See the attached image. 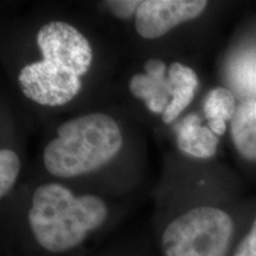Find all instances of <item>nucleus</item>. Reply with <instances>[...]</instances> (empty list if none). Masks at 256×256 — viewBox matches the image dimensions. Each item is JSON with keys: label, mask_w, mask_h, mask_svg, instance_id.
<instances>
[{"label": "nucleus", "mask_w": 256, "mask_h": 256, "mask_svg": "<svg viewBox=\"0 0 256 256\" xmlns=\"http://www.w3.org/2000/svg\"><path fill=\"white\" fill-rule=\"evenodd\" d=\"M206 5L204 0H145L136 14V30L142 38L156 40L197 18Z\"/></svg>", "instance_id": "nucleus-6"}, {"label": "nucleus", "mask_w": 256, "mask_h": 256, "mask_svg": "<svg viewBox=\"0 0 256 256\" xmlns=\"http://www.w3.org/2000/svg\"><path fill=\"white\" fill-rule=\"evenodd\" d=\"M122 147L116 121L107 114L92 113L60 124L57 138L43 153L46 168L60 178L89 174L110 162Z\"/></svg>", "instance_id": "nucleus-2"}, {"label": "nucleus", "mask_w": 256, "mask_h": 256, "mask_svg": "<svg viewBox=\"0 0 256 256\" xmlns=\"http://www.w3.org/2000/svg\"><path fill=\"white\" fill-rule=\"evenodd\" d=\"M177 145L182 152L194 158H211L217 151L218 136L202 126L197 114H188L177 127Z\"/></svg>", "instance_id": "nucleus-8"}, {"label": "nucleus", "mask_w": 256, "mask_h": 256, "mask_svg": "<svg viewBox=\"0 0 256 256\" xmlns=\"http://www.w3.org/2000/svg\"><path fill=\"white\" fill-rule=\"evenodd\" d=\"M232 84L246 95H256V57L244 56L232 66Z\"/></svg>", "instance_id": "nucleus-12"}, {"label": "nucleus", "mask_w": 256, "mask_h": 256, "mask_svg": "<svg viewBox=\"0 0 256 256\" xmlns=\"http://www.w3.org/2000/svg\"><path fill=\"white\" fill-rule=\"evenodd\" d=\"M234 256H256V218L250 232L240 243Z\"/></svg>", "instance_id": "nucleus-15"}, {"label": "nucleus", "mask_w": 256, "mask_h": 256, "mask_svg": "<svg viewBox=\"0 0 256 256\" xmlns=\"http://www.w3.org/2000/svg\"><path fill=\"white\" fill-rule=\"evenodd\" d=\"M168 78L171 83L172 98L162 113V120L165 124H171L191 104L198 87V78L194 69L179 62L170 66Z\"/></svg>", "instance_id": "nucleus-9"}, {"label": "nucleus", "mask_w": 256, "mask_h": 256, "mask_svg": "<svg viewBox=\"0 0 256 256\" xmlns=\"http://www.w3.org/2000/svg\"><path fill=\"white\" fill-rule=\"evenodd\" d=\"M37 44L43 60L69 70L78 78L88 72L92 60L90 44L78 28L64 22H50L40 28Z\"/></svg>", "instance_id": "nucleus-4"}, {"label": "nucleus", "mask_w": 256, "mask_h": 256, "mask_svg": "<svg viewBox=\"0 0 256 256\" xmlns=\"http://www.w3.org/2000/svg\"><path fill=\"white\" fill-rule=\"evenodd\" d=\"M145 72L130 78V90L136 98L145 101L152 113L162 114L172 98L171 83L166 78V64L162 60L151 58L145 63Z\"/></svg>", "instance_id": "nucleus-7"}, {"label": "nucleus", "mask_w": 256, "mask_h": 256, "mask_svg": "<svg viewBox=\"0 0 256 256\" xmlns=\"http://www.w3.org/2000/svg\"><path fill=\"white\" fill-rule=\"evenodd\" d=\"M107 217L104 202L92 194L75 196L60 184L42 185L32 196L28 222L36 241L46 250L78 247Z\"/></svg>", "instance_id": "nucleus-1"}, {"label": "nucleus", "mask_w": 256, "mask_h": 256, "mask_svg": "<svg viewBox=\"0 0 256 256\" xmlns=\"http://www.w3.org/2000/svg\"><path fill=\"white\" fill-rule=\"evenodd\" d=\"M20 160L14 151L2 148L0 151V197H5L17 180Z\"/></svg>", "instance_id": "nucleus-13"}, {"label": "nucleus", "mask_w": 256, "mask_h": 256, "mask_svg": "<svg viewBox=\"0 0 256 256\" xmlns=\"http://www.w3.org/2000/svg\"><path fill=\"white\" fill-rule=\"evenodd\" d=\"M18 80L26 98L51 107L68 104L82 87L78 75L44 60L25 66Z\"/></svg>", "instance_id": "nucleus-5"}, {"label": "nucleus", "mask_w": 256, "mask_h": 256, "mask_svg": "<svg viewBox=\"0 0 256 256\" xmlns=\"http://www.w3.org/2000/svg\"><path fill=\"white\" fill-rule=\"evenodd\" d=\"M142 2H128V0H119V2H107L110 11L119 18H128L133 14H136Z\"/></svg>", "instance_id": "nucleus-14"}, {"label": "nucleus", "mask_w": 256, "mask_h": 256, "mask_svg": "<svg viewBox=\"0 0 256 256\" xmlns=\"http://www.w3.org/2000/svg\"><path fill=\"white\" fill-rule=\"evenodd\" d=\"M232 230V220L223 210L194 208L166 226L162 256H226Z\"/></svg>", "instance_id": "nucleus-3"}, {"label": "nucleus", "mask_w": 256, "mask_h": 256, "mask_svg": "<svg viewBox=\"0 0 256 256\" xmlns=\"http://www.w3.org/2000/svg\"><path fill=\"white\" fill-rule=\"evenodd\" d=\"M232 142L243 158L256 162V100H246L232 119Z\"/></svg>", "instance_id": "nucleus-10"}, {"label": "nucleus", "mask_w": 256, "mask_h": 256, "mask_svg": "<svg viewBox=\"0 0 256 256\" xmlns=\"http://www.w3.org/2000/svg\"><path fill=\"white\" fill-rule=\"evenodd\" d=\"M235 98L228 89L217 87L208 92L204 100V115L209 128L216 136H223L226 130V121H232L236 112Z\"/></svg>", "instance_id": "nucleus-11"}]
</instances>
